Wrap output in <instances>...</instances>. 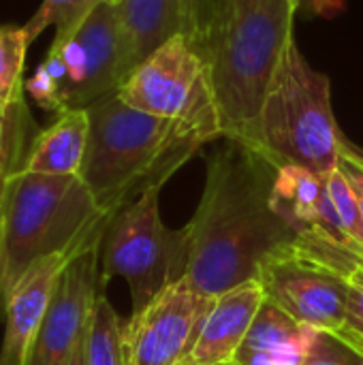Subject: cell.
I'll return each mask as SVG.
<instances>
[{
  "label": "cell",
  "mask_w": 363,
  "mask_h": 365,
  "mask_svg": "<svg viewBox=\"0 0 363 365\" xmlns=\"http://www.w3.org/2000/svg\"><path fill=\"white\" fill-rule=\"evenodd\" d=\"M26 92L30 94V98L45 111H64L62 109V101H60V86L58 81L51 77V73L47 71V66L41 62L34 71V75L24 83Z\"/></svg>",
  "instance_id": "obj_24"
},
{
  "label": "cell",
  "mask_w": 363,
  "mask_h": 365,
  "mask_svg": "<svg viewBox=\"0 0 363 365\" xmlns=\"http://www.w3.org/2000/svg\"><path fill=\"white\" fill-rule=\"evenodd\" d=\"M88 365H126L124 357V323L101 291L90 317L86 338Z\"/></svg>",
  "instance_id": "obj_19"
},
{
  "label": "cell",
  "mask_w": 363,
  "mask_h": 365,
  "mask_svg": "<svg viewBox=\"0 0 363 365\" xmlns=\"http://www.w3.org/2000/svg\"><path fill=\"white\" fill-rule=\"evenodd\" d=\"M295 2H297V6H304V4H306V2H310V0H295Z\"/></svg>",
  "instance_id": "obj_29"
},
{
  "label": "cell",
  "mask_w": 363,
  "mask_h": 365,
  "mask_svg": "<svg viewBox=\"0 0 363 365\" xmlns=\"http://www.w3.org/2000/svg\"><path fill=\"white\" fill-rule=\"evenodd\" d=\"M120 13L135 58V68L165 41L199 34L203 0H122Z\"/></svg>",
  "instance_id": "obj_15"
},
{
  "label": "cell",
  "mask_w": 363,
  "mask_h": 365,
  "mask_svg": "<svg viewBox=\"0 0 363 365\" xmlns=\"http://www.w3.org/2000/svg\"><path fill=\"white\" fill-rule=\"evenodd\" d=\"M274 173L265 156L235 141L210 158L201 201L182 229L186 276L205 295L218 297L255 280L261 261L295 240L270 205Z\"/></svg>",
  "instance_id": "obj_1"
},
{
  "label": "cell",
  "mask_w": 363,
  "mask_h": 365,
  "mask_svg": "<svg viewBox=\"0 0 363 365\" xmlns=\"http://www.w3.org/2000/svg\"><path fill=\"white\" fill-rule=\"evenodd\" d=\"M111 2H122V0H111Z\"/></svg>",
  "instance_id": "obj_30"
},
{
  "label": "cell",
  "mask_w": 363,
  "mask_h": 365,
  "mask_svg": "<svg viewBox=\"0 0 363 365\" xmlns=\"http://www.w3.org/2000/svg\"><path fill=\"white\" fill-rule=\"evenodd\" d=\"M304 365H363V353L332 329H317Z\"/></svg>",
  "instance_id": "obj_22"
},
{
  "label": "cell",
  "mask_w": 363,
  "mask_h": 365,
  "mask_svg": "<svg viewBox=\"0 0 363 365\" xmlns=\"http://www.w3.org/2000/svg\"><path fill=\"white\" fill-rule=\"evenodd\" d=\"M344 327L338 331L351 334L363 340V265L347 278V302H344Z\"/></svg>",
  "instance_id": "obj_25"
},
{
  "label": "cell",
  "mask_w": 363,
  "mask_h": 365,
  "mask_svg": "<svg viewBox=\"0 0 363 365\" xmlns=\"http://www.w3.org/2000/svg\"><path fill=\"white\" fill-rule=\"evenodd\" d=\"M101 282V242L77 255L64 269L26 365H66L83 342Z\"/></svg>",
  "instance_id": "obj_11"
},
{
  "label": "cell",
  "mask_w": 363,
  "mask_h": 365,
  "mask_svg": "<svg viewBox=\"0 0 363 365\" xmlns=\"http://www.w3.org/2000/svg\"><path fill=\"white\" fill-rule=\"evenodd\" d=\"M263 302L265 293L257 278L218 295L193 346L188 365H233Z\"/></svg>",
  "instance_id": "obj_14"
},
{
  "label": "cell",
  "mask_w": 363,
  "mask_h": 365,
  "mask_svg": "<svg viewBox=\"0 0 363 365\" xmlns=\"http://www.w3.org/2000/svg\"><path fill=\"white\" fill-rule=\"evenodd\" d=\"M338 169L340 173L347 178L357 203H359V210H362L363 216V152L359 148H355L351 141H342V148H340V156H338Z\"/></svg>",
  "instance_id": "obj_26"
},
{
  "label": "cell",
  "mask_w": 363,
  "mask_h": 365,
  "mask_svg": "<svg viewBox=\"0 0 363 365\" xmlns=\"http://www.w3.org/2000/svg\"><path fill=\"white\" fill-rule=\"evenodd\" d=\"M315 331L265 297L233 365H304Z\"/></svg>",
  "instance_id": "obj_16"
},
{
  "label": "cell",
  "mask_w": 363,
  "mask_h": 365,
  "mask_svg": "<svg viewBox=\"0 0 363 365\" xmlns=\"http://www.w3.org/2000/svg\"><path fill=\"white\" fill-rule=\"evenodd\" d=\"M295 0H210L195 38L203 56L223 139L263 156L261 111L289 43Z\"/></svg>",
  "instance_id": "obj_2"
},
{
  "label": "cell",
  "mask_w": 363,
  "mask_h": 365,
  "mask_svg": "<svg viewBox=\"0 0 363 365\" xmlns=\"http://www.w3.org/2000/svg\"><path fill=\"white\" fill-rule=\"evenodd\" d=\"M160 188H152L109 216L101 240V282L126 280L133 314L143 310L169 284L186 276L184 231H171L158 212Z\"/></svg>",
  "instance_id": "obj_6"
},
{
  "label": "cell",
  "mask_w": 363,
  "mask_h": 365,
  "mask_svg": "<svg viewBox=\"0 0 363 365\" xmlns=\"http://www.w3.org/2000/svg\"><path fill=\"white\" fill-rule=\"evenodd\" d=\"M28 41L24 28L0 26V103L24 96V60Z\"/></svg>",
  "instance_id": "obj_21"
},
{
  "label": "cell",
  "mask_w": 363,
  "mask_h": 365,
  "mask_svg": "<svg viewBox=\"0 0 363 365\" xmlns=\"http://www.w3.org/2000/svg\"><path fill=\"white\" fill-rule=\"evenodd\" d=\"M107 220L79 175H13L0 220V321L11 289L34 263L103 240Z\"/></svg>",
  "instance_id": "obj_4"
},
{
  "label": "cell",
  "mask_w": 363,
  "mask_h": 365,
  "mask_svg": "<svg viewBox=\"0 0 363 365\" xmlns=\"http://www.w3.org/2000/svg\"><path fill=\"white\" fill-rule=\"evenodd\" d=\"M257 280L265 297L295 321L332 331L344 327L347 276L304 250L295 240L261 261Z\"/></svg>",
  "instance_id": "obj_9"
},
{
  "label": "cell",
  "mask_w": 363,
  "mask_h": 365,
  "mask_svg": "<svg viewBox=\"0 0 363 365\" xmlns=\"http://www.w3.org/2000/svg\"><path fill=\"white\" fill-rule=\"evenodd\" d=\"M103 0H43L39 11L24 26V34L28 45L41 36V32L49 26L56 28V36L51 45H62L68 41L75 30L86 21V17L101 4Z\"/></svg>",
  "instance_id": "obj_20"
},
{
  "label": "cell",
  "mask_w": 363,
  "mask_h": 365,
  "mask_svg": "<svg viewBox=\"0 0 363 365\" xmlns=\"http://www.w3.org/2000/svg\"><path fill=\"white\" fill-rule=\"evenodd\" d=\"M86 111L90 133L79 178L107 216L143 192L163 188L210 143L193 126L139 111L118 94L92 103Z\"/></svg>",
  "instance_id": "obj_3"
},
{
  "label": "cell",
  "mask_w": 363,
  "mask_h": 365,
  "mask_svg": "<svg viewBox=\"0 0 363 365\" xmlns=\"http://www.w3.org/2000/svg\"><path fill=\"white\" fill-rule=\"evenodd\" d=\"M28 103L17 96L9 103H0V182L6 184L13 175L21 173L30 150L39 137Z\"/></svg>",
  "instance_id": "obj_18"
},
{
  "label": "cell",
  "mask_w": 363,
  "mask_h": 365,
  "mask_svg": "<svg viewBox=\"0 0 363 365\" xmlns=\"http://www.w3.org/2000/svg\"><path fill=\"white\" fill-rule=\"evenodd\" d=\"M270 205L295 237H319L362 250L342 227L327 188V175H319L297 165L276 167Z\"/></svg>",
  "instance_id": "obj_12"
},
{
  "label": "cell",
  "mask_w": 363,
  "mask_h": 365,
  "mask_svg": "<svg viewBox=\"0 0 363 365\" xmlns=\"http://www.w3.org/2000/svg\"><path fill=\"white\" fill-rule=\"evenodd\" d=\"M86 338H88V334H86ZM86 338H83V342L77 346V351L73 353V357L66 361V365H88L86 364Z\"/></svg>",
  "instance_id": "obj_27"
},
{
  "label": "cell",
  "mask_w": 363,
  "mask_h": 365,
  "mask_svg": "<svg viewBox=\"0 0 363 365\" xmlns=\"http://www.w3.org/2000/svg\"><path fill=\"white\" fill-rule=\"evenodd\" d=\"M86 248L41 259L15 282L6 297L0 321L4 325L0 344V365H26L30 346L39 334V327L47 314V308L53 299L56 287L64 269Z\"/></svg>",
  "instance_id": "obj_13"
},
{
  "label": "cell",
  "mask_w": 363,
  "mask_h": 365,
  "mask_svg": "<svg viewBox=\"0 0 363 365\" xmlns=\"http://www.w3.org/2000/svg\"><path fill=\"white\" fill-rule=\"evenodd\" d=\"M2 210H4V184L0 182V220H2Z\"/></svg>",
  "instance_id": "obj_28"
},
{
  "label": "cell",
  "mask_w": 363,
  "mask_h": 365,
  "mask_svg": "<svg viewBox=\"0 0 363 365\" xmlns=\"http://www.w3.org/2000/svg\"><path fill=\"white\" fill-rule=\"evenodd\" d=\"M51 49L60 53L64 64L62 109H86L116 94L135 71L120 4L111 0H103L68 41L51 45Z\"/></svg>",
  "instance_id": "obj_8"
},
{
  "label": "cell",
  "mask_w": 363,
  "mask_h": 365,
  "mask_svg": "<svg viewBox=\"0 0 363 365\" xmlns=\"http://www.w3.org/2000/svg\"><path fill=\"white\" fill-rule=\"evenodd\" d=\"M214 302L188 276L169 284L124 323L126 365H188Z\"/></svg>",
  "instance_id": "obj_10"
},
{
  "label": "cell",
  "mask_w": 363,
  "mask_h": 365,
  "mask_svg": "<svg viewBox=\"0 0 363 365\" xmlns=\"http://www.w3.org/2000/svg\"><path fill=\"white\" fill-rule=\"evenodd\" d=\"M116 94L139 111L193 126L208 141L223 137L210 71L190 36L165 41Z\"/></svg>",
  "instance_id": "obj_7"
},
{
  "label": "cell",
  "mask_w": 363,
  "mask_h": 365,
  "mask_svg": "<svg viewBox=\"0 0 363 365\" xmlns=\"http://www.w3.org/2000/svg\"><path fill=\"white\" fill-rule=\"evenodd\" d=\"M329 77L304 58L293 38L261 111V148L274 165H297L319 175L338 169L342 141Z\"/></svg>",
  "instance_id": "obj_5"
},
{
  "label": "cell",
  "mask_w": 363,
  "mask_h": 365,
  "mask_svg": "<svg viewBox=\"0 0 363 365\" xmlns=\"http://www.w3.org/2000/svg\"><path fill=\"white\" fill-rule=\"evenodd\" d=\"M90 118L86 109H64L56 122L41 130L30 156L26 173L41 175H79L88 148Z\"/></svg>",
  "instance_id": "obj_17"
},
{
  "label": "cell",
  "mask_w": 363,
  "mask_h": 365,
  "mask_svg": "<svg viewBox=\"0 0 363 365\" xmlns=\"http://www.w3.org/2000/svg\"><path fill=\"white\" fill-rule=\"evenodd\" d=\"M327 188L332 192V199L336 203L338 216L342 220L344 231L349 233V237L363 250V216L359 210V203L347 182V178L340 173V169L332 171L327 175Z\"/></svg>",
  "instance_id": "obj_23"
}]
</instances>
